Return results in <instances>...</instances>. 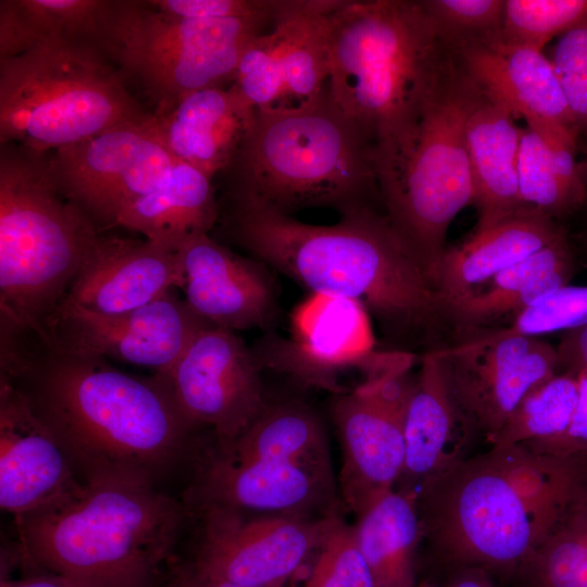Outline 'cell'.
I'll return each mask as SVG.
<instances>
[{
  "label": "cell",
  "mask_w": 587,
  "mask_h": 587,
  "mask_svg": "<svg viewBox=\"0 0 587 587\" xmlns=\"http://www.w3.org/2000/svg\"><path fill=\"white\" fill-rule=\"evenodd\" d=\"M587 324V286H563L515 314L503 328L475 333L463 340L487 342L512 336L536 337Z\"/></svg>",
  "instance_id": "cell-37"
},
{
  "label": "cell",
  "mask_w": 587,
  "mask_h": 587,
  "mask_svg": "<svg viewBox=\"0 0 587 587\" xmlns=\"http://www.w3.org/2000/svg\"><path fill=\"white\" fill-rule=\"evenodd\" d=\"M0 377L16 384L83 480L155 484L186 451L195 427L164 380L129 375L73 353L37 332L1 335Z\"/></svg>",
  "instance_id": "cell-1"
},
{
  "label": "cell",
  "mask_w": 587,
  "mask_h": 587,
  "mask_svg": "<svg viewBox=\"0 0 587 587\" xmlns=\"http://www.w3.org/2000/svg\"><path fill=\"white\" fill-rule=\"evenodd\" d=\"M257 110L230 85L189 92L150 113L163 146L207 176L224 172L248 135Z\"/></svg>",
  "instance_id": "cell-24"
},
{
  "label": "cell",
  "mask_w": 587,
  "mask_h": 587,
  "mask_svg": "<svg viewBox=\"0 0 587 587\" xmlns=\"http://www.w3.org/2000/svg\"><path fill=\"white\" fill-rule=\"evenodd\" d=\"M217 217L212 178L176 161L155 188L120 212L114 226L177 251L189 239L209 234Z\"/></svg>",
  "instance_id": "cell-27"
},
{
  "label": "cell",
  "mask_w": 587,
  "mask_h": 587,
  "mask_svg": "<svg viewBox=\"0 0 587 587\" xmlns=\"http://www.w3.org/2000/svg\"><path fill=\"white\" fill-rule=\"evenodd\" d=\"M517 186L525 205L553 218L580 207L555 173L540 138L527 126L521 130Z\"/></svg>",
  "instance_id": "cell-38"
},
{
  "label": "cell",
  "mask_w": 587,
  "mask_h": 587,
  "mask_svg": "<svg viewBox=\"0 0 587 587\" xmlns=\"http://www.w3.org/2000/svg\"><path fill=\"white\" fill-rule=\"evenodd\" d=\"M187 511L199 521L196 552L187 565L203 577L245 587H285L338 513L307 519L250 514L213 504Z\"/></svg>",
  "instance_id": "cell-11"
},
{
  "label": "cell",
  "mask_w": 587,
  "mask_h": 587,
  "mask_svg": "<svg viewBox=\"0 0 587 587\" xmlns=\"http://www.w3.org/2000/svg\"><path fill=\"white\" fill-rule=\"evenodd\" d=\"M578 376L558 373L529 391L512 412L495 445H523L538 451L566 430L578 400Z\"/></svg>",
  "instance_id": "cell-34"
},
{
  "label": "cell",
  "mask_w": 587,
  "mask_h": 587,
  "mask_svg": "<svg viewBox=\"0 0 587 587\" xmlns=\"http://www.w3.org/2000/svg\"><path fill=\"white\" fill-rule=\"evenodd\" d=\"M338 0H284L274 23L286 107L316 97L329 76L327 13Z\"/></svg>",
  "instance_id": "cell-29"
},
{
  "label": "cell",
  "mask_w": 587,
  "mask_h": 587,
  "mask_svg": "<svg viewBox=\"0 0 587 587\" xmlns=\"http://www.w3.org/2000/svg\"><path fill=\"white\" fill-rule=\"evenodd\" d=\"M261 367L235 332L208 325L158 375L189 423L210 428L214 440L224 442L242 434L267 403Z\"/></svg>",
  "instance_id": "cell-13"
},
{
  "label": "cell",
  "mask_w": 587,
  "mask_h": 587,
  "mask_svg": "<svg viewBox=\"0 0 587 587\" xmlns=\"http://www.w3.org/2000/svg\"><path fill=\"white\" fill-rule=\"evenodd\" d=\"M307 573L290 587H374L370 569L341 513L332 516L326 533L309 559ZM292 577V578H294Z\"/></svg>",
  "instance_id": "cell-35"
},
{
  "label": "cell",
  "mask_w": 587,
  "mask_h": 587,
  "mask_svg": "<svg viewBox=\"0 0 587 587\" xmlns=\"http://www.w3.org/2000/svg\"><path fill=\"white\" fill-rule=\"evenodd\" d=\"M177 254L184 300L201 320L233 332L265 328L274 321L276 291L265 264L235 253L209 234L189 239Z\"/></svg>",
  "instance_id": "cell-19"
},
{
  "label": "cell",
  "mask_w": 587,
  "mask_h": 587,
  "mask_svg": "<svg viewBox=\"0 0 587 587\" xmlns=\"http://www.w3.org/2000/svg\"><path fill=\"white\" fill-rule=\"evenodd\" d=\"M584 171H585V177H586V183H587V162L584 164Z\"/></svg>",
  "instance_id": "cell-49"
},
{
  "label": "cell",
  "mask_w": 587,
  "mask_h": 587,
  "mask_svg": "<svg viewBox=\"0 0 587 587\" xmlns=\"http://www.w3.org/2000/svg\"><path fill=\"white\" fill-rule=\"evenodd\" d=\"M50 162L62 191L100 230L114 226L124 208L155 188L176 160L149 113L50 152Z\"/></svg>",
  "instance_id": "cell-12"
},
{
  "label": "cell",
  "mask_w": 587,
  "mask_h": 587,
  "mask_svg": "<svg viewBox=\"0 0 587 587\" xmlns=\"http://www.w3.org/2000/svg\"><path fill=\"white\" fill-rule=\"evenodd\" d=\"M296 339L273 345L262 366L290 373L301 382L344 392L338 375L350 367L364 371L371 358L373 335L365 308L359 302L313 294L295 314Z\"/></svg>",
  "instance_id": "cell-20"
},
{
  "label": "cell",
  "mask_w": 587,
  "mask_h": 587,
  "mask_svg": "<svg viewBox=\"0 0 587 587\" xmlns=\"http://www.w3.org/2000/svg\"><path fill=\"white\" fill-rule=\"evenodd\" d=\"M587 18V0H505L502 37L542 51L557 35Z\"/></svg>",
  "instance_id": "cell-36"
},
{
  "label": "cell",
  "mask_w": 587,
  "mask_h": 587,
  "mask_svg": "<svg viewBox=\"0 0 587 587\" xmlns=\"http://www.w3.org/2000/svg\"><path fill=\"white\" fill-rule=\"evenodd\" d=\"M435 351L459 412L488 442L529 391L559 373L555 348L536 337L462 340Z\"/></svg>",
  "instance_id": "cell-15"
},
{
  "label": "cell",
  "mask_w": 587,
  "mask_h": 587,
  "mask_svg": "<svg viewBox=\"0 0 587 587\" xmlns=\"http://www.w3.org/2000/svg\"><path fill=\"white\" fill-rule=\"evenodd\" d=\"M149 115L91 41L51 38L0 59V143L48 153Z\"/></svg>",
  "instance_id": "cell-9"
},
{
  "label": "cell",
  "mask_w": 587,
  "mask_h": 587,
  "mask_svg": "<svg viewBox=\"0 0 587 587\" xmlns=\"http://www.w3.org/2000/svg\"><path fill=\"white\" fill-rule=\"evenodd\" d=\"M574 255L566 234L507 267L478 289L461 297L445 311L447 322L469 329L490 319L514 313L519 298L537 278L574 267Z\"/></svg>",
  "instance_id": "cell-32"
},
{
  "label": "cell",
  "mask_w": 587,
  "mask_h": 587,
  "mask_svg": "<svg viewBox=\"0 0 587 587\" xmlns=\"http://www.w3.org/2000/svg\"><path fill=\"white\" fill-rule=\"evenodd\" d=\"M415 587H435V586L430 584H421L419 586L415 585Z\"/></svg>",
  "instance_id": "cell-48"
},
{
  "label": "cell",
  "mask_w": 587,
  "mask_h": 587,
  "mask_svg": "<svg viewBox=\"0 0 587 587\" xmlns=\"http://www.w3.org/2000/svg\"><path fill=\"white\" fill-rule=\"evenodd\" d=\"M327 28L329 95L375 150L415 118L449 45L422 1L338 0Z\"/></svg>",
  "instance_id": "cell-6"
},
{
  "label": "cell",
  "mask_w": 587,
  "mask_h": 587,
  "mask_svg": "<svg viewBox=\"0 0 587 587\" xmlns=\"http://www.w3.org/2000/svg\"><path fill=\"white\" fill-rule=\"evenodd\" d=\"M235 458H275L332 466L324 425L298 401L267 402L249 427L233 440L213 445Z\"/></svg>",
  "instance_id": "cell-30"
},
{
  "label": "cell",
  "mask_w": 587,
  "mask_h": 587,
  "mask_svg": "<svg viewBox=\"0 0 587 587\" xmlns=\"http://www.w3.org/2000/svg\"><path fill=\"white\" fill-rule=\"evenodd\" d=\"M232 204L226 225L233 240L313 294L359 302L394 332L432 333L447 323L432 284L375 207L323 226Z\"/></svg>",
  "instance_id": "cell-3"
},
{
  "label": "cell",
  "mask_w": 587,
  "mask_h": 587,
  "mask_svg": "<svg viewBox=\"0 0 587 587\" xmlns=\"http://www.w3.org/2000/svg\"><path fill=\"white\" fill-rule=\"evenodd\" d=\"M582 241H583V249H584L585 258H586V261H587V234L585 235V237H584V239Z\"/></svg>",
  "instance_id": "cell-47"
},
{
  "label": "cell",
  "mask_w": 587,
  "mask_h": 587,
  "mask_svg": "<svg viewBox=\"0 0 587 587\" xmlns=\"http://www.w3.org/2000/svg\"><path fill=\"white\" fill-rule=\"evenodd\" d=\"M564 234L553 217L526 208L485 230L474 233L461 246L447 249L433 280L444 315L455 300Z\"/></svg>",
  "instance_id": "cell-25"
},
{
  "label": "cell",
  "mask_w": 587,
  "mask_h": 587,
  "mask_svg": "<svg viewBox=\"0 0 587 587\" xmlns=\"http://www.w3.org/2000/svg\"><path fill=\"white\" fill-rule=\"evenodd\" d=\"M521 130L508 108L478 89L465 125L473 203L478 211L475 233L530 208L517 186Z\"/></svg>",
  "instance_id": "cell-26"
},
{
  "label": "cell",
  "mask_w": 587,
  "mask_h": 587,
  "mask_svg": "<svg viewBox=\"0 0 587 587\" xmlns=\"http://www.w3.org/2000/svg\"><path fill=\"white\" fill-rule=\"evenodd\" d=\"M477 91L449 46L415 118L374 150L384 213L432 286L451 222L474 202L465 125Z\"/></svg>",
  "instance_id": "cell-7"
},
{
  "label": "cell",
  "mask_w": 587,
  "mask_h": 587,
  "mask_svg": "<svg viewBox=\"0 0 587 587\" xmlns=\"http://www.w3.org/2000/svg\"><path fill=\"white\" fill-rule=\"evenodd\" d=\"M555 350L559 373H587V324L567 330Z\"/></svg>",
  "instance_id": "cell-44"
},
{
  "label": "cell",
  "mask_w": 587,
  "mask_h": 587,
  "mask_svg": "<svg viewBox=\"0 0 587 587\" xmlns=\"http://www.w3.org/2000/svg\"><path fill=\"white\" fill-rule=\"evenodd\" d=\"M516 576L526 587H587V483Z\"/></svg>",
  "instance_id": "cell-33"
},
{
  "label": "cell",
  "mask_w": 587,
  "mask_h": 587,
  "mask_svg": "<svg viewBox=\"0 0 587 587\" xmlns=\"http://www.w3.org/2000/svg\"><path fill=\"white\" fill-rule=\"evenodd\" d=\"M99 234L62 191L50 152L1 145L0 330H40Z\"/></svg>",
  "instance_id": "cell-8"
},
{
  "label": "cell",
  "mask_w": 587,
  "mask_h": 587,
  "mask_svg": "<svg viewBox=\"0 0 587 587\" xmlns=\"http://www.w3.org/2000/svg\"><path fill=\"white\" fill-rule=\"evenodd\" d=\"M397 369L336 394L332 415L341 446L342 503L358 514L395 488L404 460V414L414 379Z\"/></svg>",
  "instance_id": "cell-14"
},
{
  "label": "cell",
  "mask_w": 587,
  "mask_h": 587,
  "mask_svg": "<svg viewBox=\"0 0 587 587\" xmlns=\"http://www.w3.org/2000/svg\"><path fill=\"white\" fill-rule=\"evenodd\" d=\"M108 0H1L0 59L18 55L51 38L95 42L103 30Z\"/></svg>",
  "instance_id": "cell-31"
},
{
  "label": "cell",
  "mask_w": 587,
  "mask_h": 587,
  "mask_svg": "<svg viewBox=\"0 0 587 587\" xmlns=\"http://www.w3.org/2000/svg\"><path fill=\"white\" fill-rule=\"evenodd\" d=\"M587 483V457L495 445L416 494L422 547L438 567L516 576Z\"/></svg>",
  "instance_id": "cell-2"
},
{
  "label": "cell",
  "mask_w": 587,
  "mask_h": 587,
  "mask_svg": "<svg viewBox=\"0 0 587 587\" xmlns=\"http://www.w3.org/2000/svg\"><path fill=\"white\" fill-rule=\"evenodd\" d=\"M153 8L174 16L200 20L276 21L284 0H152Z\"/></svg>",
  "instance_id": "cell-42"
},
{
  "label": "cell",
  "mask_w": 587,
  "mask_h": 587,
  "mask_svg": "<svg viewBox=\"0 0 587 587\" xmlns=\"http://www.w3.org/2000/svg\"><path fill=\"white\" fill-rule=\"evenodd\" d=\"M578 376V400L566 430L536 453L562 458L587 457V373Z\"/></svg>",
  "instance_id": "cell-43"
},
{
  "label": "cell",
  "mask_w": 587,
  "mask_h": 587,
  "mask_svg": "<svg viewBox=\"0 0 587 587\" xmlns=\"http://www.w3.org/2000/svg\"><path fill=\"white\" fill-rule=\"evenodd\" d=\"M232 86L257 111L286 107L278 57V36L273 27L253 37L238 60Z\"/></svg>",
  "instance_id": "cell-39"
},
{
  "label": "cell",
  "mask_w": 587,
  "mask_h": 587,
  "mask_svg": "<svg viewBox=\"0 0 587 587\" xmlns=\"http://www.w3.org/2000/svg\"><path fill=\"white\" fill-rule=\"evenodd\" d=\"M447 43L501 30L505 0H422Z\"/></svg>",
  "instance_id": "cell-40"
},
{
  "label": "cell",
  "mask_w": 587,
  "mask_h": 587,
  "mask_svg": "<svg viewBox=\"0 0 587 587\" xmlns=\"http://www.w3.org/2000/svg\"><path fill=\"white\" fill-rule=\"evenodd\" d=\"M549 60L578 132L587 137V18L561 35Z\"/></svg>",
  "instance_id": "cell-41"
},
{
  "label": "cell",
  "mask_w": 587,
  "mask_h": 587,
  "mask_svg": "<svg viewBox=\"0 0 587 587\" xmlns=\"http://www.w3.org/2000/svg\"><path fill=\"white\" fill-rule=\"evenodd\" d=\"M187 515L155 484L95 479L71 500L14 520L16 547L68 587H161Z\"/></svg>",
  "instance_id": "cell-4"
},
{
  "label": "cell",
  "mask_w": 587,
  "mask_h": 587,
  "mask_svg": "<svg viewBox=\"0 0 587 587\" xmlns=\"http://www.w3.org/2000/svg\"><path fill=\"white\" fill-rule=\"evenodd\" d=\"M9 553L21 567L23 575L11 577L1 574L0 587H68L59 577L26 564L15 552Z\"/></svg>",
  "instance_id": "cell-45"
},
{
  "label": "cell",
  "mask_w": 587,
  "mask_h": 587,
  "mask_svg": "<svg viewBox=\"0 0 587 587\" xmlns=\"http://www.w3.org/2000/svg\"><path fill=\"white\" fill-rule=\"evenodd\" d=\"M182 283L177 251L146 238L99 234L63 302L118 314L147 305Z\"/></svg>",
  "instance_id": "cell-21"
},
{
  "label": "cell",
  "mask_w": 587,
  "mask_h": 587,
  "mask_svg": "<svg viewBox=\"0 0 587 587\" xmlns=\"http://www.w3.org/2000/svg\"><path fill=\"white\" fill-rule=\"evenodd\" d=\"M404 460L395 489L414 496L470 457L476 434L459 412L435 349L426 352L404 414Z\"/></svg>",
  "instance_id": "cell-23"
},
{
  "label": "cell",
  "mask_w": 587,
  "mask_h": 587,
  "mask_svg": "<svg viewBox=\"0 0 587 587\" xmlns=\"http://www.w3.org/2000/svg\"><path fill=\"white\" fill-rule=\"evenodd\" d=\"M352 524L374 587H415L422 528L416 498L386 490L373 498Z\"/></svg>",
  "instance_id": "cell-28"
},
{
  "label": "cell",
  "mask_w": 587,
  "mask_h": 587,
  "mask_svg": "<svg viewBox=\"0 0 587 587\" xmlns=\"http://www.w3.org/2000/svg\"><path fill=\"white\" fill-rule=\"evenodd\" d=\"M448 45L476 87L515 117L553 122L579 135L559 77L541 50L510 42L501 30Z\"/></svg>",
  "instance_id": "cell-22"
},
{
  "label": "cell",
  "mask_w": 587,
  "mask_h": 587,
  "mask_svg": "<svg viewBox=\"0 0 587 587\" xmlns=\"http://www.w3.org/2000/svg\"><path fill=\"white\" fill-rule=\"evenodd\" d=\"M274 23L188 18L147 1H111L99 47L160 111L189 92L232 83L246 45Z\"/></svg>",
  "instance_id": "cell-10"
},
{
  "label": "cell",
  "mask_w": 587,
  "mask_h": 587,
  "mask_svg": "<svg viewBox=\"0 0 587 587\" xmlns=\"http://www.w3.org/2000/svg\"><path fill=\"white\" fill-rule=\"evenodd\" d=\"M161 587H245L228 582L203 577L187 564L175 563Z\"/></svg>",
  "instance_id": "cell-46"
},
{
  "label": "cell",
  "mask_w": 587,
  "mask_h": 587,
  "mask_svg": "<svg viewBox=\"0 0 587 587\" xmlns=\"http://www.w3.org/2000/svg\"><path fill=\"white\" fill-rule=\"evenodd\" d=\"M187 509L221 505L250 514L323 519L340 511L332 466L275 458H234L203 450Z\"/></svg>",
  "instance_id": "cell-17"
},
{
  "label": "cell",
  "mask_w": 587,
  "mask_h": 587,
  "mask_svg": "<svg viewBox=\"0 0 587 587\" xmlns=\"http://www.w3.org/2000/svg\"><path fill=\"white\" fill-rule=\"evenodd\" d=\"M230 199L275 210L327 207L340 215L379 199L374 147L327 85L291 108L257 111L232 163Z\"/></svg>",
  "instance_id": "cell-5"
},
{
  "label": "cell",
  "mask_w": 587,
  "mask_h": 587,
  "mask_svg": "<svg viewBox=\"0 0 587 587\" xmlns=\"http://www.w3.org/2000/svg\"><path fill=\"white\" fill-rule=\"evenodd\" d=\"M211 325L173 290L141 308L102 314L62 302L37 333L60 349L167 372L195 334Z\"/></svg>",
  "instance_id": "cell-16"
},
{
  "label": "cell",
  "mask_w": 587,
  "mask_h": 587,
  "mask_svg": "<svg viewBox=\"0 0 587 587\" xmlns=\"http://www.w3.org/2000/svg\"><path fill=\"white\" fill-rule=\"evenodd\" d=\"M86 487L27 395L0 377V505L14 520L59 505Z\"/></svg>",
  "instance_id": "cell-18"
}]
</instances>
